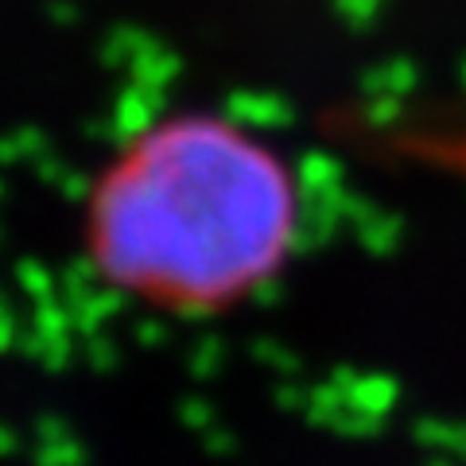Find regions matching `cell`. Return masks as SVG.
Masks as SVG:
<instances>
[{
  "instance_id": "6da1fadb",
  "label": "cell",
  "mask_w": 466,
  "mask_h": 466,
  "mask_svg": "<svg viewBox=\"0 0 466 466\" xmlns=\"http://www.w3.org/2000/svg\"><path fill=\"white\" fill-rule=\"evenodd\" d=\"M291 164L222 113H167L121 140L82 207L94 276L159 315H222L260 296L299 245Z\"/></svg>"
}]
</instances>
